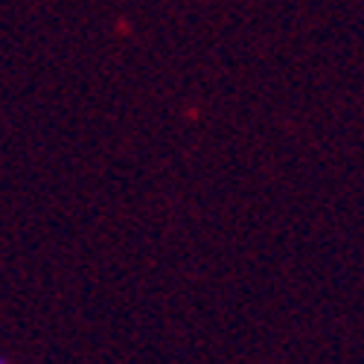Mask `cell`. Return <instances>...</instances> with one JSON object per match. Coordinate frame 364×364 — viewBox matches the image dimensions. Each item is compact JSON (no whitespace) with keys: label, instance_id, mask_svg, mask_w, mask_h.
Returning <instances> with one entry per match:
<instances>
[{"label":"cell","instance_id":"6da1fadb","mask_svg":"<svg viewBox=\"0 0 364 364\" xmlns=\"http://www.w3.org/2000/svg\"><path fill=\"white\" fill-rule=\"evenodd\" d=\"M0 364H9V361H6V358H4V355H0Z\"/></svg>","mask_w":364,"mask_h":364}]
</instances>
